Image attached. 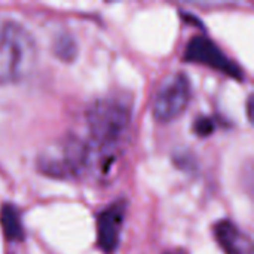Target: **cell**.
Wrapping results in <instances>:
<instances>
[{"mask_svg": "<svg viewBox=\"0 0 254 254\" xmlns=\"http://www.w3.org/2000/svg\"><path fill=\"white\" fill-rule=\"evenodd\" d=\"M37 60L33 34L21 24L7 21L0 25V85L30 74Z\"/></svg>", "mask_w": 254, "mask_h": 254, "instance_id": "1", "label": "cell"}, {"mask_svg": "<svg viewBox=\"0 0 254 254\" xmlns=\"http://www.w3.org/2000/svg\"><path fill=\"white\" fill-rule=\"evenodd\" d=\"M37 168L52 179H79L91 174V146L74 135L63 137L46 146L37 156Z\"/></svg>", "mask_w": 254, "mask_h": 254, "instance_id": "2", "label": "cell"}, {"mask_svg": "<svg viewBox=\"0 0 254 254\" xmlns=\"http://www.w3.org/2000/svg\"><path fill=\"white\" fill-rule=\"evenodd\" d=\"M131 122L129 107L115 98H100L86 110L88 141L106 152L118 153V147Z\"/></svg>", "mask_w": 254, "mask_h": 254, "instance_id": "3", "label": "cell"}, {"mask_svg": "<svg viewBox=\"0 0 254 254\" xmlns=\"http://www.w3.org/2000/svg\"><path fill=\"white\" fill-rule=\"evenodd\" d=\"M192 97L190 80L183 73L170 76L159 88L153 101V116L159 122L176 121L189 106Z\"/></svg>", "mask_w": 254, "mask_h": 254, "instance_id": "4", "label": "cell"}, {"mask_svg": "<svg viewBox=\"0 0 254 254\" xmlns=\"http://www.w3.org/2000/svg\"><path fill=\"white\" fill-rule=\"evenodd\" d=\"M185 61L211 67L235 79L243 77L241 68L207 36H195L190 39L185 51Z\"/></svg>", "mask_w": 254, "mask_h": 254, "instance_id": "5", "label": "cell"}, {"mask_svg": "<svg viewBox=\"0 0 254 254\" xmlns=\"http://www.w3.org/2000/svg\"><path fill=\"white\" fill-rule=\"evenodd\" d=\"M127 202L116 201L97 216V243L106 254L116 252L125 222Z\"/></svg>", "mask_w": 254, "mask_h": 254, "instance_id": "6", "label": "cell"}, {"mask_svg": "<svg viewBox=\"0 0 254 254\" xmlns=\"http://www.w3.org/2000/svg\"><path fill=\"white\" fill-rule=\"evenodd\" d=\"M214 238L226 254H253L250 237L243 232L234 222L220 220L213 228Z\"/></svg>", "mask_w": 254, "mask_h": 254, "instance_id": "7", "label": "cell"}, {"mask_svg": "<svg viewBox=\"0 0 254 254\" xmlns=\"http://www.w3.org/2000/svg\"><path fill=\"white\" fill-rule=\"evenodd\" d=\"M0 226L9 241H21L24 238V228L21 213L13 204H3L0 208Z\"/></svg>", "mask_w": 254, "mask_h": 254, "instance_id": "8", "label": "cell"}, {"mask_svg": "<svg viewBox=\"0 0 254 254\" xmlns=\"http://www.w3.org/2000/svg\"><path fill=\"white\" fill-rule=\"evenodd\" d=\"M193 128H195V132L198 135L205 137V135H208V134H211L214 131V122L210 118H201V119L196 121Z\"/></svg>", "mask_w": 254, "mask_h": 254, "instance_id": "9", "label": "cell"}, {"mask_svg": "<svg viewBox=\"0 0 254 254\" xmlns=\"http://www.w3.org/2000/svg\"><path fill=\"white\" fill-rule=\"evenodd\" d=\"M167 254H183V253H180V252H170V253H167Z\"/></svg>", "mask_w": 254, "mask_h": 254, "instance_id": "10", "label": "cell"}]
</instances>
